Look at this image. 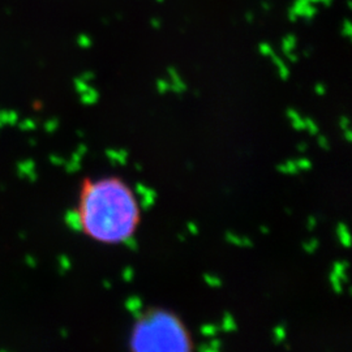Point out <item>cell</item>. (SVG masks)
Returning <instances> with one entry per match:
<instances>
[{
	"instance_id": "obj_1",
	"label": "cell",
	"mask_w": 352,
	"mask_h": 352,
	"mask_svg": "<svg viewBox=\"0 0 352 352\" xmlns=\"http://www.w3.org/2000/svg\"><path fill=\"white\" fill-rule=\"evenodd\" d=\"M82 231L108 244L123 243L138 223V205L127 184L102 179L83 184L80 198Z\"/></svg>"
},
{
	"instance_id": "obj_2",
	"label": "cell",
	"mask_w": 352,
	"mask_h": 352,
	"mask_svg": "<svg viewBox=\"0 0 352 352\" xmlns=\"http://www.w3.org/2000/svg\"><path fill=\"white\" fill-rule=\"evenodd\" d=\"M129 349L132 351H190L188 331L178 316L163 309H150L137 320Z\"/></svg>"
},
{
	"instance_id": "obj_3",
	"label": "cell",
	"mask_w": 352,
	"mask_h": 352,
	"mask_svg": "<svg viewBox=\"0 0 352 352\" xmlns=\"http://www.w3.org/2000/svg\"><path fill=\"white\" fill-rule=\"evenodd\" d=\"M128 152L125 149H120V150H115V149H107L106 150V157L110 159V163L112 166H125L127 161H128Z\"/></svg>"
},
{
	"instance_id": "obj_4",
	"label": "cell",
	"mask_w": 352,
	"mask_h": 352,
	"mask_svg": "<svg viewBox=\"0 0 352 352\" xmlns=\"http://www.w3.org/2000/svg\"><path fill=\"white\" fill-rule=\"evenodd\" d=\"M224 239H226V242L232 244V245L243 246V248H252L253 246L252 239L248 238V236H239V235L234 234V232H226Z\"/></svg>"
},
{
	"instance_id": "obj_5",
	"label": "cell",
	"mask_w": 352,
	"mask_h": 352,
	"mask_svg": "<svg viewBox=\"0 0 352 352\" xmlns=\"http://www.w3.org/2000/svg\"><path fill=\"white\" fill-rule=\"evenodd\" d=\"M65 222L68 224L71 230L76 232L82 231V222H81V217H80L79 210H69L65 214Z\"/></svg>"
},
{
	"instance_id": "obj_6",
	"label": "cell",
	"mask_w": 352,
	"mask_h": 352,
	"mask_svg": "<svg viewBox=\"0 0 352 352\" xmlns=\"http://www.w3.org/2000/svg\"><path fill=\"white\" fill-rule=\"evenodd\" d=\"M157 197H158V194H157L156 190H153V188H148V190L141 196L140 208L142 210H150L156 205Z\"/></svg>"
},
{
	"instance_id": "obj_7",
	"label": "cell",
	"mask_w": 352,
	"mask_h": 352,
	"mask_svg": "<svg viewBox=\"0 0 352 352\" xmlns=\"http://www.w3.org/2000/svg\"><path fill=\"white\" fill-rule=\"evenodd\" d=\"M337 238L343 248L351 246V235L349 232V227L346 223H338L337 226Z\"/></svg>"
},
{
	"instance_id": "obj_8",
	"label": "cell",
	"mask_w": 352,
	"mask_h": 352,
	"mask_svg": "<svg viewBox=\"0 0 352 352\" xmlns=\"http://www.w3.org/2000/svg\"><path fill=\"white\" fill-rule=\"evenodd\" d=\"M124 307L129 313L133 314L138 311H142V308H144V301H142V299H141L140 296H136V295L129 296L128 299L125 300Z\"/></svg>"
},
{
	"instance_id": "obj_9",
	"label": "cell",
	"mask_w": 352,
	"mask_h": 352,
	"mask_svg": "<svg viewBox=\"0 0 352 352\" xmlns=\"http://www.w3.org/2000/svg\"><path fill=\"white\" fill-rule=\"evenodd\" d=\"M219 329L222 331H226V333H234L238 330L236 321H235L234 316L230 312H224L223 318H222V325H220Z\"/></svg>"
},
{
	"instance_id": "obj_10",
	"label": "cell",
	"mask_w": 352,
	"mask_h": 352,
	"mask_svg": "<svg viewBox=\"0 0 352 352\" xmlns=\"http://www.w3.org/2000/svg\"><path fill=\"white\" fill-rule=\"evenodd\" d=\"M170 76L171 81H172V82L170 83V90L175 91V93H178V94H180L183 91H186L187 86L184 85V82L180 80V77L178 76V73L175 72L174 69H170Z\"/></svg>"
},
{
	"instance_id": "obj_11",
	"label": "cell",
	"mask_w": 352,
	"mask_h": 352,
	"mask_svg": "<svg viewBox=\"0 0 352 352\" xmlns=\"http://www.w3.org/2000/svg\"><path fill=\"white\" fill-rule=\"evenodd\" d=\"M276 170L279 171L280 174L283 175H298L299 174V168L296 166L295 161H287V162L280 163L276 166Z\"/></svg>"
},
{
	"instance_id": "obj_12",
	"label": "cell",
	"mask_w": 352,
	"mask_h": 352,
	"mask_svg": "<svg viewBox=\"0 0 352 352\" xmlns=\"http://www.w3.org/2000/svg\"><path fill=\"white\" fill-rule=\"evenodd\" d=\"M347 269H349V262L347 261L334 262L333 273L335 274L342 282H347V274H346V270Z\"/></svg>"
},
{
	"instance_id": "obj_13",
	"label": "cell",
	"mask_w": 352,
	"mask_h": 352,
	"mask_svg": "<svg viewBox=\"0 0 352 352\" xmlns=\"http://www.w3.org/2000/svg\"><path fill=\"white\" fill-rule=\"evenodd\" d=\"M286 335H287V330H286V326L283 324H279L276 325L273 330V339L275 345H279V343H283L284 339H286Z\"/></svg>"
},
{
	"instance_id": "obj_14",
	"label": "cell",
	"mask_w": 352,
	"mask_h": 352,
	"mask_svg": "<svg viewBox=\"0 0 352 352\" xmlns=\"http://www.w3.org/2000/svg\"><path fill=\"white\" fill-rule=\"evenodd\" d=\"M200 331L204 337H216L219 333V327L214 324H204L200 327Z\"/></svg>"
},
{
	"instance_id": "obj_15",
	"label": "cell",
	"mask_w": 352,
	"mask_h": 352,
	"mask_svg": "<svg viewBox=\"0 0 352 352\" xmlns=\"http://www.w3.org/2000/svg\"><path fill=\"white\" fill-rule=\"evenodd\" d=\"M329 280H330V284H331V288H333V291L335 292V294H338V295H341L342 292H343V286H342L343 282H342V280L339 279L333 271L330 273Z\"/></svg>"
},
{
	"instance_id": "obj_16",
	"label": "cell",
	"mask_w": 352,
	"mask_h": 352,
	"mask_svg": "<svg viewBox=\"0 0 352 352\" xmlns=\"http://www.w3.org/2000/svg\"><path fill=\"white\" fill-rule=\"evenodd\" d=\"M204 282L213 288H219L222 286V279L219 276L213 275V274H204Z\"/></svg>"
},
{
	"instance_id": "obj_17",
	"label": "cell",
	"mask_w": 352,
	"mask_h": 352,
	"mask_svg": "<svg viewBox=\"0 0 352 352\" xmlns=\"http://www.w3.org/2000/svg\"><path fill=\"white\" fill-rule=\"evenodd\" d=\"M301 246H303L304 252H307V253L311 254V253H314V252L318 249V246H320V242H318L316 238H313V239H311V240H308V242H304L303 244H301Z\"/></svg>"
},
{
	"instance_id": "obj_18",
	"label": "cell",
	"mask_w": 352,
	"mask_h": 352,
	"mask_svg": "<svg viewBox=\"0 0 352 352\" xmlns=\"http://www.w3.org/2000/svg\"><path fill=\"white\" fill-rule=\"evenodd\" d=\"M123 244L125 245V248H128V249L132 250V252H137V250H138V243H137L136 238H135L133 235L127 236V238L123 240Z\"/></svg>"
},
{
	"instance_id": "obj_19",
	"label": "cell",
	"mask_w": 352,
	"mask_h": 352,
	"mask_svg": "<svg viewBox=\"0 0 352 352\" xmlns=\"http://www.w3.org/2000/svg\"><path fill=\"white\" fill-rule=\"evenodd\" d=\"M304 123H305V129H307L308 132L313 135V136H317L318 135V125L316 124V121L311 117H305L304 119Z\"/></svg>"
},
{
	"instance_id": "obj_20",
	"label": "cell",
	"mask_w": 352,
	"mask_h": 352,
	"mask_svg": "<svg viewBox=\"0 0 352 352\" xmlns=\"http://www.w3.org/2000/svg\"><path fill=\"white\" fill-rule=\"evenodd\" d=\"M135 275H136V273H135V269H133L132 266H127V268H124L123 271H121V278H123V280L127 282V283L132 282V280L135 279Z\"/></svg>"
},
{
	"instance_id": "obj_21",
	"label": "cell",
	"mask_w": 352,
	"mask_h": 352,
	"mask_svg": "<svg viewBox=\"0 0 352 352\" xmlns=\"http://www.w3.org/2000/svg\"><path fill=\"white\" fill-rule=\"evenodd\" d=\"M97 99H98V93L95 90H87V93L82 97V102L86 103V105H93V103L97 102Z\"/></svg>"
},
{
	"instance_id": "obj_22",
	"label": "cell",
	"mask_w": 352,
	"mask_h": 352,
	"mask_svg": "<svg viewBox=\"0 0 352 352\" xmlns=\"http://www.w3.org/2000/svg\"><path fill=\"white\" fill-rule=\"evenodd\" d=\"M296 166L299 168V171H308L312 168V162L308 158H299L295 161Z\"/></svg>"
},
{
	"instance_id": "obj_23",
	"label": "cell",
	"mask_w": 352,
	"mask_h": 352,
	"mask_svg": "<svg viewBox=\"0 0 352 352\" xmlns=\"http://www.w3.org/2000/svg\"><path fill=\"white\" fill-rule=\"evenodd\" d=\"M291 125H292V128L295 129V131H304L305 129V123H304V117H301L299 115V116H296L294 117V119H291Z\"/></svg>"
},
{
	"instance_id": "obj_24",
	"label": "cell",
	"mask_w": 352,
	"mask_h": 352,
	"mask_svg": "<svg viewBox=\"0 0 352 352\" xmlns=\"http://www.w3.org/2000/svg\"><path fill=\"white\" fill-rule=\"evenodd\" d=\"M157 90H158L159 94H164V93L170 90V83L164 81V80H158L157 81Z\"/></svg>"
},
{
	"instance_id": "obj_25",
	"label": "cell",
	"mask_w": 352,
	"mask_h": 352,
	"mask_svg": "<svg viewBox=\"0 0 352 352\" xmlns=\"http://www.w3.org/2000/svg\"><path fill=\"white\" fill-rule=\"evenodd\" d=\"M317 142H318V146L324 150H329L330 149V144H329V140L326 138V136L324 135H318L317 136Z\"/></svg>"
},
{
	"instance_id": "obj_26",
	"label": "cell",
	"mask_w": 352,
	"mask_h": 352,
	"mask_svg": "<svg viewBox=\"0 0 352 352\" xmlns=\"http://www.w3.org/2000/svg\"><path fill=\"white\" fill-rule=\"evenodd\" d=\"M209 347L212 349V352H219L222 349V342L218 338H213L212 341L209 342Z\"/></svg>"
},
{
	"instance_id": "obj_27",
	"label": "cell",
	"mask_w": 352,
	"mask_h": 352,
	"mask_svg": "<svg viewBox=\"0 0 352 352\" xmlns=\"http://www.w3.org/2000/svg\"><path fill=\"white\" fill-rule=\"evenodd\" d=\"M317 226V218L314 216H309L307 219V228L309 231H313L314 228Z\"/></svg>"
},
{
	"instance_id": "obj_28",
	"label": "cell",
	"mask_w": 352,
	"mask_h": 352,
	"mask_svg": "<svg viewBox=\"0 0 352 352\" xmlns=\"http://www.w3.org/2000/svg\"><path fill=\"white\" fill-rule=\"evenodd\" d=\"M148 190V187L145 186V184H142V183H137L136 187H135V192H136L137 196H142V194L145 193Z\"/></svg>"
},
{
	"instance_id": "obj_29",
	"label": "cell",
	"mask_w": 352,
	"mask_h": 352,
	"mask_svg": "<svg viewBox=\"0 0 352 352\" xmlns=\"http://www.w3.org/2000/svg\"><path fill=\"white\" fill-rule=\"evenodd\" d=\"M187 230H188V232H190V235H198V226H197V223H194V222H188L187 223Z\"/></svg>"
},
{
	"instance_id": "obj_30",
	"label": "cell",
	"mask_w": 352,
	"mask_h": 352,
	"mask_svg": "<svg viewBox=\"0 0 352 352\" xmlns=\"http://www.w3.org/2000/svg\"><path fill=\"white\" fill-rule=\"evenodd\" d=\"M349 125H350V119L347 116H341V119H339V127L342 128V131H345V129L349 128Z\"/></svg>"
},
{
	"instance_id": "obj_31",
	"label": "cell",
	"mask_w": 352,
	"mask_h": 352,
	"mask_svg": "<svg viewBox=\"0 0 352 352\" xmlns=\"http://www.w3.org/2000/svg\"><path fill=\"white\" fill-rule=\"evenodd\" d=\"M197 351L198 352H212V349L209 347V343H201L197 346Z\"/></svg>"
},
{
	"instance_id": "obj_32",
	"label": "cell",
	"mask_w": 352,
	"mask_h": 352,
	"mask_svg": "<svg viewBox=\"0 0 352 352\" xmlns=\"http://www.w3.org/2000/svg\"><path fill=\"white\" fill-rule=\"evenodd\" d=\"M343 136H345V140L347 141V142H349V144H350V142H351V141H352V132H351V131H350L349 128L345 129V131H343Z\"/></svg>"
},
{
	"instance_id": "obj_33",
	"label": "cell",
	"mask_w": 352,
	"mask_h": 352,
	"mask_svg": "<svg viewBox=\"0 0 352 352\" xmlns=\"http://www.w3.org/2000/svg\"><path fill=\"white\" fill-rule=\"evenodd\" d=\"M325 86L324 85H321V83H317L316 85V93H317L318 95H324L325 94Z\"/></svg>"
},
{
	"instance_id": "obj_34",
	"label": "cell",
	"mask_w": 352,
	"mask_h": 352,
	"mask_svg": "<svg viewBox=\"0 0 352 352\" xmlns=\"http://www.w3.org/2000/svg\"><path fill=\"white\" fill-rule=\"evenodd\" d=\"M307 148H308V146H307V144H305V142H301V144L298 145V150H299L300 153L305 152V150H307Z\"/></svg>"
},
{
	"instance_id": "obj_35",
	"label": "cell",
	"mask_w": 352,
	"mask_h": 352,
	"mask_svg": "<svg viewBox=\"0 0 352 352\" xmlns=\"http://www.w3.org/2000/svg\"><path fill=\"white\" fill-rule=\"evenodd\" d=\"M103 286H105V288H106V290H111V287H112V283H111L110 280L105 279L103 280Z\"/></svg>"
},
{
	"instance_id": "obj_36",
	"label": "cell",
	"mask_w": 352,
	"mask_h": 352,
	"mask_svg": "<svg viewBox=\"0 0 352 352\" xmlns=\"http://www.w3.org/2000/svg\"><path fill=\"white\" fill-rule=\"evenodd\" d=\"M260 231H261L262 234H269L270 228L268 227V226H260Z\"/></svg>"
},
{
	"instance_id": "obj_37",
	"label": "cell",
	"mask_w": 352,
	"mask_h": 352,
	"mask_svg": "<svg viewBox=\"0 0 352 352\" xmlns=\"http://www.w3.org/2000/svg\"><path fill=\"white\" fill-rule=\"evenodd\" d=\"M178 238H179V240H180V242H186V236H184V235H183V234H179L178 235Z\"/></svg>"
},
{
	"instance_id": "obj_38",
	"label": "cell",
	"mask_w": 352,
	"mask_h": 352,
	"mask_svg": "<svg viewBox=\"0 0 352 352\" xmlns=\"http://www.w3.org/2000/svg\"><path fill=\"white\" fill-rule=\"evenodd\" d=\"M135 168H136L137 171H142V166H141L140 163H136V164H135Z\"/></svg>"
}]
</instances>
